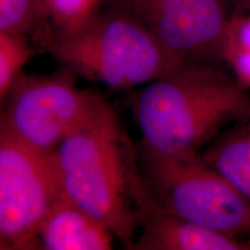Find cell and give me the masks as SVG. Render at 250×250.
I'll use <instances>...</instances> for the list:
<instances>
[{
  "label": "cell",
  "mask_w": 250,
  "mask_h": 250,
  "mask_svg": "<svg viewBox=\"0 0 250 250\" xmlns=\"http://www.w3.org/2000/svg\"><path fill=\"white\" fill-rule=\"evenodd\" d=\"M52 156L62 193L132 248L155 202L114 107L99 95Z\"/></svg>",
  "instance_id": "obj_1"
},
{
  "label": "cell",
  "mask_w": 250,
  "mask_h": 250,
  "mask_svg": "<svg viewBox=\"0 0 250 250\" xmlns=\"http://www.w3.org/2000/svg\"><path fill=\"white\" fill-rule=\"evenodd\" d=\"M132 107L143 147L199 154L226 125L250 115V94L232 74L189 61L143 86Z\"/></svg>",
  "instance_id": "obj_2"
},
{
  "label": "cell",
  "mask_w": 250,
  "mask_h": 250,
  "mask_svg": "<svg viewBox=\"0 0 250 250\" xmlns=\"http://www.w3.org/2000/svg\"><path fill=\"white\" fill-rule=\"evenodd\" d=\"M46 43L54 57L73 73L114 89L145 86L184 62L123 9L100 12L86 26L50 35Z\"/></svg>",
  "instance_id": "obj_3"
},
{
  "label": "cell",
  "mask_w": 250,
  "mask_h": 250,
  "mask_svg": "<svg viewBox=\"0 0 250 250\" xmlns=\"http://www.w3.org/2000/svg\"><path fill=\"white\" fill-rule=\"evenodd\" d=\"M138 154L159 208L227 235L250 236V198L201 154H166L142 145Z\"/></svg>",
  "instance_id": "obj_4"
},
{
  "label": "cell",
  "mask_w": 250,
  "mask_h": 250,
  "mask_svg": "<svg viewBox=\"0 0 250 250\" xmlns=\"http://www.w3.org/2000/svg\"><path fill=\"white\" fill-rule=\"evenodd\" d=\"M54 156L29 147L0 125V245L40 249L37 233L62 195Z\"/></svg>",
  "instance_id": "obj_5"
},
{
  "label": "cell",
  "mask_w": 250,
  "mask_h": 250,
  "mask_svg": "<svg viewBox=\"0 0 250 250\" xmlns=\"http://www.w3.org/2000/svg\"><path fill=\"white\" fill-rule=\"evenodd\" d=\"M98 96L80 88L71 73H21L0 104V125L29 147L52 155Z\"/></svg>",
  "instance_id": "obj_6"
},
{
  "label": "cell",
  "mask_w": 250,
  "mask_h": 250,
  "mask_svg": "<svg viewBox=\"0 0 250 250\" xmlns=\"http://www.w3.org/2000/svg\"><path fill=\"white\" fill-rule=\"evenodd\" d=\"M124 12L184 62L218 55L227 22L221 0H121Z\"/></svg>",
  "instance_id": "obj_7"
},
{
  "label": "cell",
  "mask_w": 250,
  "mask_h": 250,
  "mask_svg": "<svg viewBox=\"0 0 250 250\" xmlns=\"http://www.w3.org/2000/svg\"><path fill=\"white\" fill-rule=\"evenodd\" d=\"M132 249L250 250V240L227 235L191 223L154 204L144 217Z\"/></svg>",
  "instance_id": "obj_8"
},
{
  "label": "cell",
  "mask_w": 250,
  "mask_h": 250,
  "mask_svg": "<svg viewBox=\"0 0 250 250\" xmlns=\"http://www.w3.org/2000/svg\"><path fill=\"white\" fill-rule=\"evenodd\" d=\"M37 240L40 249L109 250L116 237L62 192L43 219Z\"/></svg>",
  "instance_id": "obj_9"
},
{
  "label": "cell",
  "mask_w": 250,
  "mask_h": 250,
  "mask_svg": "<svg viewBox=\"0 0 250 250\" xmlns=\"http://www.w3.org/2000/svg\"><path fill=\"white\" fill-rule=\"evenodd\" d=\"M199 154L250 198V115L218 134Z\"/></svg>",
  "instance_id": "obj_10"
},
{
  "label": "cell",
  "mask_w": 250,
  "mask_h": 250,
  "mask_svg": "<svg viewBox=\"0 0 250 250\" xmlns=\"http://www.w3.org/2000/svg\"><path fill=\"white\" fill-rule=\"evenodd\" d=\"M218 56L240 85L250 89V14L227 19Z\"/></svg>",
  "instance_id": "obj_11"
},
{
  "label": "cell",
  "mask_w": 250,
  "mask_h": 250,
  "mask_svg": "<svg viewBox=\"0 0 250 250\" xmlns=\"http://www.w3.org/2000/svg\"><path fill=\"white\" fill-rule=\"evenodd\" d=\"M44 21L51 24L50 35L73 33L101 12L103 0H40Z\"/></svg>",
  "instance_id": "obj_12"
},
{
  "label": "cell",
  "mask_w": 250,
  "mask_h": 250,
  "mask_svg": "<svg viewBox=\"0 0 250 250\" xmlns=\"http://www.w3.org/2000/svg\"><path fill=\"white\" fill-rule=\"evenodd\" d=\"M33 55L27 36L0 31V104Z\"/></svg>",
  "instance_id": "obj_13"
},
{
  "label": "cell",
  "mask_w": 250,
  "mask_h": 250,
  "mask_svg": "<svg viewBox=\"0 0 250 250\" xmlns=\"http://www.w3.org/2000/svg\"><path fill=\"white\" fill-rule=\"evenodd\" d=\"M44 22L40 0H0V31L27 36Z\"/></svg>",
  "instance_id": "obj_14"
},
{
  "label": "cell",
  "mask_w": 250,
  "mask_h": 250,
  "mask_svg": "<svg viewBox=\"0 0 250 250\" xmlns=\"http://www.w3.org/2000/svg\"><path fill=\"white\" fill-rule=\"evenodd\" d=\"M0 250H4V248H2L1 245H0Z\"/></svg>",
  "instance_id": "obj_15"
}]
</instances>
